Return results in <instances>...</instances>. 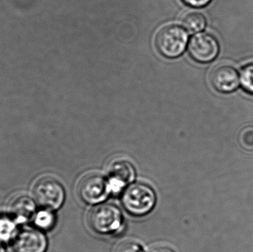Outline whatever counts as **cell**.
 I'll return each instance as SVG.
<instances>
[{"mask_svg": "<svg viewBox=\"0 0 253 252\" xmlns=\"http://www.w3.org/2000/svg\"><path fill=\"white\" fill-rule=\"evenodd\" d=\"M122 201L123 207L129 214L142 217L153 210L156 205V195L149 185L135 183L126 188Z\"/></svg>", "mask_w": 253, "mask_h": 252, "instance_id": "1", "label": "cell"}, {"mask_svg": "<svg viewBox=\"0 0 253 252\" xmlns=\"http://www.w3.org/2000/svg\"><path fill=\"white\" fill-rule=\"evenodd\" d=\"M188 35L181 27L167 25L162 27L155 37V45L160 54L169 59L178 57L185 50Z\"/></svg>", "mask_w": 253, "mask_h": 252, "instance_id": "2", "label": "cell"}, {"mask_svg": "<svg viewBox=\"0 0 253 252\" xmlns=\"http://www.w3.org/2000/svg\"><path fill=\"white\" fill-rule=\"evenodd\" d=\"M88 223L96 233L109 235L115 233L120 229L123 223V216L115 206L101 204L90 211Z\"/></svg>", "mask_w": 253, "mask_h": 252, "instance_id": "3", "label": "cell"}, {"mask_svg": "<svg viewBox=\"0 0 253 252\" xmlns=\"http://www.w3.org/2000/svg\"><path fill=\"white\" fill-rule=\"evenodd\" d=\"M34 196L39 205L56 210L63 204L65 193L63 186L53 178H42L34 187Z\"/></svg>", "mask_w": 253, "mask_h": 252, "instance_id": "4", "label": "cell"}, {"mask_svg": "<svg viewBox=\"0 0 253 252\" xmlns=\"http://www.w3.org/2000/svg\"><path fill=\"white\" fill-rule=\"evenodd\" d=\"M78 193L80 198L87 204L102 202L110 193L108 180L96 173L84 176L79 183Z\"/></svg>", "mask_w": 253, "mask_h": 252, "instance_id": "5", "label": "cell"}, {"mask_svg": "<svg viewBox=\"0 0 253 252\" xmlns=\"http://www.w3.org/2000/svg\"><path fill=\"white\" fill-rule=\"evenodd\" d=\"M188 50L191 57L196 62L208 63L218 56L219 43L212 34L199 33L190 40Z\"/></svg>", "mask_w": 253, "mask_h": 252, "instance_id": "6", "label": "cell"}, {"mask_svg": "<svg viewBox=\"0 0 253 252\" xmlns=\"http://www.w3.org/2000/svg\"><path fill=\"white\" fill-rule=\"evenodd\" d=\"M108 186L110 192L119 193L135 177V170L130 162L125 159L112 161L108 167Z\"/></svg>", "mask_w": 253, "mask_h": 252, "instance_id": "7", "label": "cell"}, {"mask_svg": "<svg viewBox=\"0 0 253 252\" xmlns=\"http://www.w3.org/2000/svg\"><path fill=\"white\" fill-rule=\"evenodd\" d=\"M211 80L215 90L224 93L235 91L241 84L237 70L228 65L215 68L211 72Z\"/></svg>", "mask_w": 253, "mask_h": 252, "instance_id": "8", "label": "cell"}, {"mask_svg": "<svg viewBox=\"0 0 253 252\" xmlns=\"http://www.w3.org/2000/svg\"><path fill=\"white\" fill-rule=\"evenodd\" d=\"M47 242L45 236L35 229H25L14 240L15 252H45Z\"/></svg>", "mask_w": 253, "mask_h": 252, "instance_id": "9", "label": "cell"}, {"mask_svg": "<svg viewBox=\"0 0 253 252\" xmlns=\"http://www.w3.org/2000/svg\"><path fill=\"white\" fill-rule=\"evenodd\" d=\"M8 209L12 217L19 222L27 221L35 213L34 201L25 195L13 198L9 204Z\"/></svg>", "mask_w": 253, "mask_h": 252, "instance_id": "10", "label": "cell"}, {"mask_svg": "<svg viewBox=\"0 0 253 252\" xmlns=\"http://www.w3.org/2000/svg\"><path fill=\"white\" fill-rule=\"evenodd\" d=\"M181 24L191 34L203 31L206 26V19L202 13L197 11L186 13L181 19Z\"/></svg>", "mask_w": 253, "mask_h": 252, "instance_id": "11", "label": "cell"}, {"mask_svg": "<svg viewBox=\"0 0 253 252\" xmlns=\"http://www.w3.org/2000/svg\"><path fill=\"white\" fill-rule=\"evenodd\" d=\"M16 226L10 219L0 217V243L7 242L14 236Z\"/></svg>", "mask_w": 253, "mask_h": 252, "instance_id": "12", "label": "cell"}, {"mask_svg": "<svg viewBox=\"0 0 253 252\" xmlns=\"http://www.w3.org/2000/svg\"><path fill=\"white\" fill-rule=\"evenodd\" d=\"M240 80L244 89L253 94V63L244 67L241 72Z\"/></svg>", "mask_w": 253, "mask_h": 252, "instance_id": "13", "label": "cell"}, {"mask_svg": "<svg viewBox=\"0 0 253 252\" xmlns=\"http://www.w3.org/2000/svg\"><path fill=\"white\" fill-rule=\"evenodd\" d=\"M36 224L42 229H50L55 223V217L49 211H42L36 217Z\"/></svg>", "mask_w": 253, "mask_h": 252, "instance_id": "14", "label": "cell"}, {"mask_svg": "<svg viewBox=\"0 0 253 252\" xmlns=\"http://www.w3.org/2000/svg\"><path fill=\"white\" fill-rule=\"evenodd\" d=\"M240 144L245 149L252 150L253 149V127L244 128L239 136Z\"/></svg>", "mask_w": 253, "mask_h": 252, "instance_id": "15", "label": "cell"}, {"mask_svg": "<svg viewBox=\"0 0 253 252\" xmlns=\"http://www.w3.org/2000/svg\"><path fill=\"white\" fill-rule=\"evenodd\" d=\"M116 252H143L139 244L132 241H126L120 243L116 249Z\"/></svg>", "mask_w": 253, "mask_h": 252, "instance_id": "16", "label": "cell"}, {"mask_svg": "<svg viewBox=\"0 0 253 252\" xmlns=\"http://www.w3.org/2000/svg\"><path fill=\"white\" fill-rule=\"evenodd\" d=\"M187 5L194 7H202L208 5L211 0H182Z\"/></svg>", "mask_w": 253, "mask_h": 252, "instance_id": "17", "label": "cell"}, {"mask_svg": "<svg viewBox=\"0 0 253 252\" xmlns=\"http://www.w3.org/2000/svg\"><path fill=\"white\" fill-rule=\"evenodd\" d=\"M148 252H174L171 249L168 248V247H156L153 248V250H150Z\"/></svg>", "mask_w": 253, "mask_h": 252, "instance_id": "18", "label": "cell"}, {"mask_svg": "<svg viewBox=\"0 0 253 252\" xmlns=\"http://www.w3.org/2000/svg\"><path fill=\"white\" fill-rule=\"evenodd\" d=\"M0 252H4V248L1 247V243H0Z\"/></svg>", "mask_w": 253, "mask_h": 252, "instance_id": "19", "label": "cell"}]
</instances>
